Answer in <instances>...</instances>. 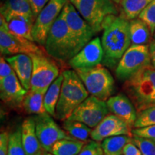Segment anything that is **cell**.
I'll return each mask as SVG.
<instances>
[{"instance_id": "obj_1", "label": "cell", "mask_w": 155, "mask_h": 155, "mask_svg": "<svg viewBox=\"0 0 155 155\" xmlns=\"http://www.w3.org/2000/svg\"><path fill=\"white\" fill-rule=\"evenodd\" d=\"M101 44L104 61L108 65L118 64L120 59L131 46L129 21L124 16L108 17L103 24Z\"/></svg>"}, {"instance_id": "obj_2", "label": "cell", "mask_w": 155, "mask_h": 155, "mask_svg": "<svg viewBox=\"0 0 155 155\" xmlns=\"http://www.w3.org/2000/svg\"><path fill=\"white\" fill-rule=\"evenodd\" d=\"M62 73L64 78L55 116L64 121L68 119L75 108L88 98L89 93L75 70H68Z\"/></svg>"}, {"instance_id": "obj_3", "label": "cell", "mask_w": 155, "mask_h": 155, "mask_svg": "<svg viewBox=\"0 0 155 155\" xmlns=\"http://www.w3.org/2000/svg\"><path fill=\"white\" fill-rule=\"evenodd\" d=\"M126 93L137 112L155 106V68L146 67L125 81Z\"/></svg>"}, {"instance_id": "obj_4", "label": "cell", "mask_w": 155, "mask_h": 155, "mask_svg": "<svg viewBox=\"0 0 155 155\" xmlns=\"http://www.w3.org/2000/svg\"><path fill=\"white\" fill-rule=\"evenodd\" d=\"M44 47L50 57L61 61H70L79 52L62 12L50 30Z\"/></svg>"}, {"instance_id": "obj_5", "label": "cell", "mask_w": 155, "mask_h": 155, "mask_svg": "<svg viewBox=\"0 0 155 155\" xmlns=\"http://www.w3.org/2000/svg\"><path fill=\"white\" fill-rule=\"evenodd\" d=\"M89 94L106 101L114 91V79L109 71L102 65L75 70Z\"/></svg>"}, {"instance_id": "obj_6", "label": "cell", "mask_w": 155, "mask_h": 155, "mask_svg": "<svg viewBox=\"0 0 155 155\" xmlns=\"http://www.w3.org/2000/svg\"><path fill=\"white\" fill-rule=\"evenodd\" d=\"M95 32L103 30L108 17L119 14L116 4L112 0H69Z\"/></svg>"}, {"instance_id": "obj_7", "label": "cell", "mask_w": 155, "mask_h": 155, "mask_svg": "<svg viewBox=\"0 0 155 155\" xmlns=\"http://www.w3.org/2000/svg\"><path fill=\"white\" fill-rule=\"evenodd\" d=\"M152 65L150 48L147 45H131L117 64L116 75L127 81L146 67Z\"/></svg>"}, {"instance_id": "obj_8", "label": "cell", "mask_w": 155, "mask_h": 155, "mask_svg": "<svg viewBox=\"0 0 155 155\" xmlns=\"http://www.w3.org/2000/svg\"><path fill=\"white\" fill-rule=\"evenodd\" d=\"M35 42L12 32L5 17L2 15L0 16V51L2 55L44 54Z\"/></svg>"}, {"instance_id": "obj_9", "label": "cell", "mask_w": 155, "mask_h": 155, "mask_svg": "<svg viewBox=\"0 0 155 155\" xmlns=\"http://www.w3.org/2000/svg\"><path fill=\"white\" fill-rule=\"evenodd\" d=\"M69 0H50L35 21L32 35L34 42L44 46L54 23Z\"/></svg>"}, {"instance_id": "obj_10", "label": "cell", "mask_w": 155, "mask_h": 155, "mask_svg": "<svg viewBox=\"0 0 155 155\" xmlns=\"http://www.w3.org/2000/svg\"><path fill=\"white\" fill-rule=\"evenodd\" d=\"M34 118L37 136L45 152H51L54 144L61 139H74L65 129H61L47 112Z\"/></svg>"}, {"instance_id": "obj_11", "label": "cell", "mask_w": 155, "mask_h": 155, "mask_svg": "<svg viewBox=\"0 0 155 155\" xmlns=\"http://www.w3.org/2000/svg\"><path fill=\"white\" fill-rule=\"evenodd\" d=\"M62 13L66 21L70 34L80 51L92 40L96 32L70 1L63 7Z\"/></svg>"}, {"instance_id": "obj_12", "label": "cell", "mask_w": 155, "mask_h": 155, "mask_svg": "<svg viewBox=\"0 0 155 155\" xmlns=\"http://www.w3.org/2000/svg\"><path fill=\"white\" fill-rule=\"evenodd\" d=\"M108 112L106 101L91 95L75 108L68 119L81 121L94 129Z\"/></svg>"}, {"instance_id": "obj_13", "label": "cell", "mask_w": 155, "mask_h": 155, "mask_svg": "<svg viewBox=\"0 0 155 155\" xmlns=\"http://www.w3.org/2000/svg\"><path fill=\"white\" fill-rule=\"evenodd\" d=\"M33 63L31 88L32 90H48L59 76V69L55 63L44 54H30Z\"/></svg>"}, {"instance_id": "obj_14", "label": "cell", "mask_w": 155, "mask_h": 155, "mask_svg": "<svg viewBox=\"0 0 155 155\" xmlns=\"http://www.w3.org/2000/svg\"><path fill=\"white\" fill-rule=\"evenodd\" d=\"M104 50L101 40L98 37L92 39L69 61L74 70L88 68L99 65L104 60Z\"/></svg>"}, {"instance_id": "obj_15", "label": "cell", "mask_w": 155, "mask_h": 155, "mask_svg": "<svg viewBox=\"0 0 155 155\" xmlns=\"http://www.w3.org/2000/svg\"><path fill=\"white\" fill-rule=\"evenodd\" d=\"M131 128L127 122L117 116L113 114H108L94 129H93L91 138L93 140L101 142L106 138L114 136H130Z\"/></svg>"}, {"instance_id": "obj_16", "label": "cell", "mask_w": 155, "mask_h": 155, "mask_svg": "<svg viewBox=\"0 0 155 155\" xmlns=\"http://www.w3.org/2000/svg\"><path fill=\"white\" fill-rule=\"evenodd\" d=\"M27 92L15 72L0 80V97L8 106L13 108L22 106Z\"/></svg>"}, {"instance_id": "obj_17", "label": "cell", "mask_w": 155, "mask_h": 155, "mask_svg": "<svg viewBox=\"0 0 155 155\" xmlns=\"http://www.w3.org/2000/svg\"><path fill=\"white\" fill-rule=\"evenodd\" d=\"M106 104L111 114L127 122L131 127H134L137 118V109L129 97L122 94L111 96L106 101Z\"/></svg>"}, {"instance_id": "obj_18", "label": "cell", "mask_w": 155, "mask_h": 155, "mask_svg": "<svg viewBox=\"0 0 155 155\" xmlns=\"http://www.w3.org/2000/svg\"><path fill=\"white\" fill-rule=\"evenodd\" d=\"M14 70L20 83L27 91L31 88L33 63L32 58L27 54H17L6 59Z\"/></svg>"}, {"instance_id": "obj_19", "label": "cell", "mask_w": 155, "mask_h": 155, "mask_svg": "<svg viewBox=\"0 0 155 155\" xmlns=\"http://www.w3.org/2000/svg\"><path fill=\"white\" fill-rule=\"evenodd\" d=\"M21 129L23 146L27 155H35L43 150L37 136L34 117L25 119L22 122Z\"/></svg>"}, {"instance_id": "obj_20", "label": "cell", "mask_w": 155, "mask_h": 155, "mask_svg": "<svg viewBox=\"0 0 155 155\" xmlns=\"http://www.w3.org/2000/svg\"><path fill=\"white\" fill-rule=\"evenodd\" d=\"M35 19V17L22 15H12L5 18L7 26L12 32L32 41H34L32 31Z\"/></svg>"}, {"instance_id": "obj_21", "label": "cell", "mask_w": 155, "mask_h": 155, "mask_svg": "<svg viewBox=\"0 0 155 155\" xmlns=\"http://www.w3.org/2000/svg\"><path fill=\"white\" fill-rule=\"evenodd\" d=\"M47 90H29L22 102V107L29 114H42L46 113L44 105L45 95Z\"/></svg>"}, {"instance_id": "obj_22", "label": "cell", "mask_w": 155, "mask_h": 155, "mask_svg": "<svg viewBox=\"0 0 155 155\" xmlns=\"http://www.w3.org/2000/svg\"><path fill=\"white\" fill-rule=\"evenodd\" d=\"M131 45H147L150 41L151 31L148 25L140 18L129 21Z\"/></svg>"}, {"instance_id": "obj_23", "label": "cell", "mask_w": 155, "mask_h": 155, "mask_svg": "<svg viewBox=\"0 0 155 155\" xmlns=\"http://www.w3.org/2000/svg\"><path fill=\"white\" fill-rule=\"evenodd\" d=\"M63 75L61 73L53 83L50 85L46 91L44 98V105L46 111L52 116H55V109L57 106L60 94H61V87L63 81Z\"/></svg>"}, {"instance_id": "obj_24", "label": "cell", "mask_w": 155, "mask_h": 155, "mask_svg": "<svg viewBox=\"0 0 155 155\" xmlns=\"http://www.w3.org/2000/svg\"><path fill=\"white\" fill-rule=\"evenodd\" d=\"M12 15L35 17L29 0H7L1 6V15L6 18Z\"/></svg>"}, {"instance_id": "obj_25", "label": "cell", "mask_w": 155, "mask_h": 155, "mask_svg": "<svg viewBox=\"0 0 155 155\" xmlns=\"http://www.w3.org/2000/svg\"><path fill=\"white\" fill-rule=\"evenodd\" d=\"M132 137L129 135H119L108 137L102 141L104 155H123L124 149Z\"/></svg>"}, {"instance_id": "obj_26", "label": "cell", "mask_w": 155, "mask_h": 155, "mask_svg": "<svg viewBox=\"0 0 155 155\" xmlns=\"http://www.w3.org/2000/svg\"><path fill=\"white\" fill-rule=\"evenodd\" d=\"M86 142L78 139H61L57 141L52 149L55 155H78Z\"/></svg>"}, {"instance_id": "obj_27", "label": "cell", "mask_w": 155, "mask_h": 155, "mask_svg": "<svg viewBox=\"0 0 155 155\" xmlns=\"http://www.w3.org/2000/svg\"><path fill=\"white\" fill-rule=\"evenodd\" d=\"M63 128L71 137L78 140L86 142L93 129L81 121L67 119L64 121Z\"/></svg>"}, {"instance_id": "obj_28", "label": "cell", "mask_w": 155, "mask_h": 155, "mask_svg": "<svg viewBox=\"0 0 155 155\" xmlns=\"http://www.w3.org/2000/svg\"><path fill=\"white\" fill-rule=\"evenodd\" d=\"M153 0H121L124 17L129 20L139 17L145 7Z\"/></svg>"}, {"instance_id": "obj_29", "label": "cell", "mask_w": 155, "mask_h": 155, "mask_svg": "<svg viewBox=\"0 0 155 155\" xmlns=\"http://www.w3.org/2000/svg\"><path fill=\"white\" fill-rule=\"evenodd\" d=\"M8 155H27L23 146L21 127L9 134Z\"/></svg>"}, {"instance_id": "obj_30", "label": "cell", "mask_w": 155, "mask_h": 155, "mask_svg": "<svg viewBox=\"0 0 155 155\" xmlns=\"http://www.w3.org/2000/svg\"><path fill=\"white\" fill-rule=\"evenodd\" d=\"M155 124V106L138 112L134 128H142Z\"/></svg>"}, {"instance_id": "obj_31", "label": "cell", "mask_w": 155, "mask_h": 155, "mask_svg": "<svg viewBox=\"0 0 155 155\" xmlns=\"http://www.w3.org/2000/svg\"><path fill=\"white\" fill-rule=\"evenodd\" d=\"M131 141L140 150L142 155H155V141L134 134Z\"/></svg>"}, {"instance_id": "obj_32", "label": "cell", "mask_w": 155, "mask_h": 155, "mask_svg": "<svg viewBox=\"0 0 155 155\" xmlns=\"http://www.w3.org/2000/svg\"><path fill=\"white\" fill-rule=\"evenodd\" d=\"M138 17L147 23L150 28L151 33L154 35L155 31V0H153L143 9Z\"/></svg>"}, {"instance_id": "obj_33", "label": "cell", "mask_w": 155, "mask_h": 155, "mask_svg": "<svg viewBox=\"0 0 155 155\" xmlns=\"http://www.w3.org/2000/svg\"><path fill=\"white\" fill-rule=\"evenodd\" d=\"M78 155H104L101 144L98 141H89L82 148Z\"/></svg>"}, {"instance_id": "obj_34", "label": "cell", "mask_w": 155, "mask_h": 155, "mask_svg": "<svg viewBox=\"0 0 155 155\" xmlns=\"http://www.w3.org/2000/svg\"><path fill=\"white\" fill-rule=\"evenodd\" d=\"M131 133L134 135L144 137L155 141V124L142 128H135Z\"/></svg>"}, {"instance_id": "obj_35", "label": "cell", "mask_w": 155, "mask_h": 155, "mask_svg": "<svg viewBox=\"0 0 155 155\" xmlns=\"http://www.w3.org/2000/svg\"><path fill=\"white\" fill-rule=\"evenodd\" d=\"M14 70L7 60L2 56L0 58V80L9 76L12 73H14Z\"/></svg>"}, {"instance_id": "obj_36", "label": "cell", "mask_w": 155, "mask_h": 155, "mask_svg": "<svg viewBox=\"0 0 155 155\" xmlns=\"http://www.w3.org/2000/svg\"><path fill=\"white\" fill-rule=\"evenodd\" d=\"M9 141V134L7 131L0 134V155H8Z\"/></svg>"}, {"instance_id": "obj_37", "label": "cell", "mask_w": 155, "mask_h": 155, "mask_svg": "<svg viewBox=\"0 0 155 155\" xmlns=\"http://www.w3.org/2000/svg\"><path fill=\"white\" fill-rule=\"evenodd\" d=\"M49 1L50 0H29V2L30 4L31 8H32L35 16L37 17L39 13L42 11V9L49 2Z\"/></svg>"}, {"instance_id": "obj_38", "label": "cell", "mask_w": 155, "mask_h": 155, "mask_svg": "<svg viewBox=\"0 0 155 155\" xmlns=\"http://www.w3.org/2000/svg\"><path fill=\"white\" fill-rule=\"evenodd\" d=\"M123 155H142L141 151L132 141H130L126 145L124 149Z\"/></svg>"}, {"instance_id": "obj_39", "label": "cell", "mask_w": 155, "mask_h": 155, "mask_svg": "<svg viewBox=\"0 0 155 155\" xmlns=\"http://www.w3.org/2000/svg\"><path fill=\"white\" fill-rule=\"evenodd\" d=\"M150 53L151 56V61H152V66L155 68V41L151 42L150 46Z\"/></svg>"}, {"instance_id": "obj_40", "label": "cell", "mask_w": 155, "mask_h": 155, "mask_svg": "<svg viewBox=\"0 0 155 155\" xmlns=\"http://www.w3.org/2000/svg\"><path fill=\"white\" fill-rule=\"evenodd\" d=\"M42 155H55V154H53V153H51V152H43V153H42Z\"/></svg>"}, {"instance_id": "obj_41", "label": "cell", "mask_w": 155, "mask_h": 155, "mask_svg": "<svg viewBox=\"0 0 155 155\" xmlns=\"http://www.w3.org/2000/svg\"><path fill=\"white\" fill-rule=\"evenodd\" d=\"M112 1L114 2L116 5H118V4H121V0H112Z\"/></svg>"}, {"instance_id": "obj_42", "label": "cell", "mask_w": 155, "mask_h": 155, "mask_svg": "<svg viewBox=\"0 0 155 155\" xmlns=\"http://www.w3.org/2000/svg\"><path fill=\"white\" fill-rule=\"evenodd\" d=\"M43 152H44V150H42V151H41V152H38V154H36L35 155H42V153H43Z\"/></svg>"}, {"instance_id": "obj_43", "label": "cell", "mask_w": 155, "mask_h": 155, "mask_svg": "<svg viewBox=\"0 0 155 155\" xmlns=\"http://www.w3.org/2000/svg\"><path fill=\"white\" fill-rule=\"evenodd\" d=\"M154 40H155V31H154Z\"/></svg>"}]
</instances>
